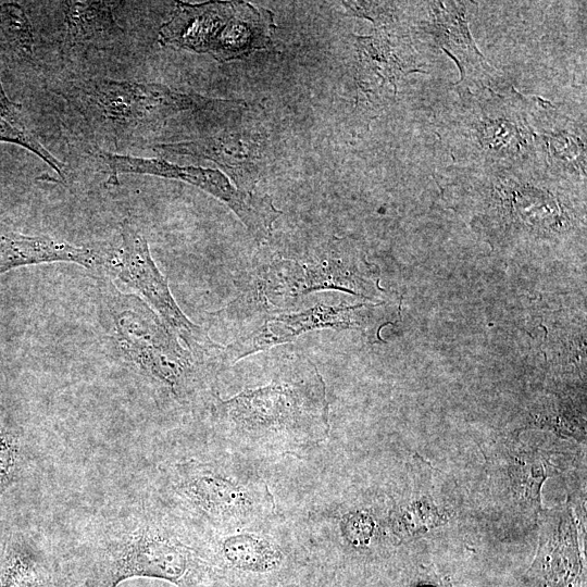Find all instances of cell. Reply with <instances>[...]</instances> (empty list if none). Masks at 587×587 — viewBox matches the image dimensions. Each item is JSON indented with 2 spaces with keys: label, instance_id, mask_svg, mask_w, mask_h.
<instances>
[{
  "label": "cell",
  "instance_id": "6da1fadb",
  "mask_svg": "<svg viewBox=\"0 0 587 587\" xmlns=\"http://www.w3.org/2000/svg\"><path fill=\"white\" fill-rule=\"evenodd\" d=\"M213 569L208 539L157 501L100 517L61 571L63 587H117L132 578L207 587Z\"/></svg>",
  "mask_w": 587,
  "mask_h": 587
},
{
  "label": "cell",
  "instance_id": "7a4b0ae2",
  "mask_svg": "<svg viewBox=\"0 0 587 587\" xmlns=\"http://www.w3.org/2000/svg\"><path fill=\"white\" fill-rule=\"evenodd\" d=\"M213 417L222 442L247 458L300 455L329 432L325 384L309 362L282 369L227 399L216 396Z\"/></svg>",
  "mask_w": 587,
  "mask_h": 587
},
{
  "label": "cell",
  "instance_id": "3957f363",
  "mask_svg": "<svg viewBox=\"0 0 587 587\" xmlns=\"http://www.w3.org/2000/svg\"><path fill=\"white\" fill-rule=\"evenodd\" d=\"M154 489L155 501L207 539L263 527L275 514L267 483L234 460L168 463Z\"/></svg>",
  "mask_w": 587,
  "mask_h": 587
},
{
  "label": "cell",
  "instance_id": "d6986e66",
  "mask_svg": "<svg viewBox=\"0 0 587 587\" xmlns=\"http://www.w3.org/2000/svg\"><path fill=\"white\" fill-rule=\"evenodd\" d=\"M250 528L208 539L213 564L222 562L248 572H270L283 560L280 547L275 538L261 529Z\"/></svg>",
  "mask_w": 587,
  "mask_h": 587
},
{
  "label": "cell",
  "instance_id": "52a82bcc",
  "mask_svg": "<svg viewBox=\"0 0 587 587\" xmlns=\"http://www.w3.org/2000/svg\"><path fill=\"white\" fill-rule=\"evenodd\" d=\"M113 292L107 297L105 307L120 351L176 399L187 400L203 385L191 352L179 345L176 336L139 297Z\"/></svg>",
  "mask_w": 587,
  "mask_h": 587
},
{
  "label": "cell",
  "instance_id": "ac0fdd59",
  "mask_svg": "<svg viewBox=\"0 0 587 587\" xmlns=\"http://www.w3.org/2000/svg\"><path fill=\"white\" fill-rule=\"evenodd\" d=\"M64 5L63 52L73 49H100L124 33L114 17L112 2L65 1Z\"/></svg>",
  "mask_w": 587,
  "mask_h": 587
},
{
  "label": "cell",
  "instance_id": "30bf717a",
  "mask_svg": "<svg viewBox=\"0 0 587 587\" xmlns=\"http://www.w3.org/2000/svg\"><path fill=\"white\" fill-rule=\"evenodd\" d=\"M109 170V184L117 185L118 174H141L185 182L227 204L257 239H265L282 214L270 197L236 188L218 170L177 165L161 159L98 151Z\"/></svg>",
  "mask_w": 587,
  "mask_h": 587
},
{
  "label": "cell",
  "instance_id": "603a6c76",
  "mask_svg": "<svg viewBox=\"0 0 587 587\" xmlns=\"http://www.w3.org/2000/svg\"><path fill=\"white\" fill-rule=\"evenodd\" d=\"M17 108L18 105L10 101V99L5 95L0 78V110L10 115H16Z\"/></svg>",
  "mask_w": 587,
  "mask_h": 587
},
{
  "label": "cell",
  "instance_id": "ffe728a7",
  "mask_svg": "<svg viewBox=\"0 0 587 587\" xmlns=\"http://www.w3.org/2000/svg\"><path fill=\"white\" fill-rule=\"evenodd\" d=\"M25 463L21 429L0 404V498L18 482Z\"/></svg>",
  "mask_w": 587,
  "mask_h": 587
},
{
  "label": "cell",
  "instance_id": "8992f818",
  "mask_svg": "<svg viewBox=\"0 0 587 587\" xmlns=\"http://www.w3.org/2000/svg\"><path fill=\"white\" fill-rule=\"evenodd\" d=\"M274 29V14L248 2H177L172 17L160 27L158 41L208 53L224 63L267 49Z\"/></svg>",
  "mask_w": 587,
  "mask_h": 587
},
{
  "label": "cell",
  "instance_id": "44dd1931",
  "mask_svg": "<svg viewBox=\"0 0 587 587\" xmlns=\"http://www.w3.org/2000/svg\"><path fill=\"white\" fill-rule=\"evenodd\" d=\"M0 29L11 49L22 59L34 58V34L24 9L16 2L0 4Z\"/></svg>",
  "mask_w": 587,
  "mask_h": 587
},
{
  "label": "cell",
  "instance_id": "277c9868",
  "mask_svg": "<svg viewBox=\"0 0 587 587\" xmlns=\"http://www.w3.org/2000/svg\"><path fill=\"white\" fill-rule=\"evenodd\" d=\"M442 114L439 137L454 165L466 167L544 165L545 151L534 122V101L513 87H461ZM548 167V166H547Z\"/></svg>",
  "mask_w": 587,
  "mask_h": 587
},
{
  "label": "cell",
  "instance_id": "9a60e30c",
  "mask_svg": "<svg viewBox=\"0 0 587 587\" xmlns=\"http://www.w3.org/2000/svg\"><path fill=\"white\" fill-rule=\"evenodd\" d=\"M0 587H63L61 565L38 539L10 532L0 540Z\"/></svg>",
  "mask_w": 587,
  "mask_h": 587
},
{
  "label": "cell",
  "instance_id": "9c48e42d",
  "mask_svg": "<svg viewBox=\"0 0 587 587\" xmlns=\"http://www.w3.org/2000/svg\"><path fill=\"white\" fill-rule=\"evenodd\" d=\"M104 267L127 287L139 292L165 326L187 345L191 353L220 350L207 332L193 324L177 305L166 278L154 263L148 240L128 218L121 223V243L105 254Z\"/></svg>",
  "mask_w": 587,
  "mask_h": 587
},
{
  "label": "cell",
  "instance_id": "2e32d148",
  "mask_svg": "<svg viewBox=\"0 0 587 587\" xmlns=\"http://www.w3.org/2000/svg\"><path fill=\"white\" fill-rule=\"evenodd\" d=\"M166 153L207 159L218 164L237 185L251 191L259 173V143L241 136L208 137L154 147Z\"/></svg>",
  "mask_w": 587,
  "mask_h": 587
},
{
  "label": "cell",
  "instance_id": "5b68a950",
  "mask_svg": "<svg viewBox=\"0 0 587 587\" xmlns=\"http://www.w3.org/2000/svg\"><path fill=\"white\" fill-rule=\"evenodd\" d=\"M58 95L74 113L84 134L97 141L112 142L115 148L182 112L233 102L182 92L157 83L111 78L68 80Z\"/></svg>",
  "mask_w": 587,
  "mask_h": 587
},
{
  "label": "cell",
  "instance_id": "ba28073f",
  "mask_svg": "<svg viewBox=\"0 0 587 587\" xmlns=\"http://www.w3.org/2000/svg\"><path fill=\"white\" fill-rule=\"evenodd\" d=\"M363 264L346 241L329 242L302 260H273L259 272L253 290L241 297H255L257 303H264L271 297L337 289L372 298L378 287Z\"/></svg>",
  "mask_w": 587,
  "mask_h": 587
},
{
  "label": "cell",
  "instance_id": "7c38bea8",
  "mask_svg": "<svg viewBox=\"0 0 587 587\" xmlns=\"http://www.w3.org/2000/svg\"><path fill=\"white\" fill-rule=\"evenodd\" d=\"M365 304L328 305L317 303L307 310L267 316L263 323L224 349V362L240 359L295 340L298 336L322 328H355L361 325L360 312Z\"/></svg>",
  "mask_w": 587,
  "mask_h": 587
},
{
  "label": "cell",
  "instance_id": "8fae6325",
  "mask_svg": "<svg viewBox=\"0 0 587 587\" xmlns=\"http://www.w3.org/2000/svg\"><path fill=\"white\" fill-rule=\"evenodd\" d=\"M469 4L465 1L413 2L410 36L441 49L454 60L461 74L459 86H491L496 71L471 35Z\"/></svg>",
  "mask_w": 587,
  "mask_h": 587
},
{
  "label": "cell",
  "instance_id": "e0dca14e",
  "mask_svg": "<svg viewBox=\"0 0 587 587\" xmlns=\"http://www.w3.org/2000/svg\"><path fill=\"white\" fill-rule=\"evenodd\" d=\"M104 260L105 253L48 235L0 233V274L18 266L50 262H73L93 268L103 266Z\"/></svg>",
  "mask_w": 587,
  "mask_h": 587
},
{
  "label": "cell",
  "instance_id": "7402d4cb",
  "mask_svg": "<svg viewBox=\"0 0 587 587\" xmlns=\"http://www.w3.org/2000/svg\"><path fill=\"white\" fill-rule=\"evenodd\" d=\"M0 141L21 146L47 163L59 176L66 178V165L52 155L40 141L30 134L17 120L16 115H10L0 110Z\"/></svg>",
  "mask_w": 587,
  "mask_h": 587
},
{
  "label": "cell",
  "instance_id": "5bb4252c",
  "mask_svg": "<svg viewBox=\"0 0 587 587\" xmlns=\"http://www.w3.org/2000/svg\"><path fill=\"white\" fill-rule=\"evenodd\" d=\"M355 39L360 84L365 92L389 85L396 93L397 83L404 75L424 73L409 35L375 29L373 35Z\"/></svg>",
  "mask_w": 587,
  "mask_h": 587
},
{
  "label": "cell",
  "instance_id": "4fadbf2b",
  "mask_svg": "<svg viewBox=\"0 0 587 587\" xmlns=\"http://www.w3.org/2000/svg\"><path fill=\"white\" fill-rule=\"evenodd\" d=\"M534 100V122L548 170L567 182L585 185V127L560 113L549 101Z\"/></svg>",
  "mask_w": 587,
  "mask_h": 587
}]
</instances>
